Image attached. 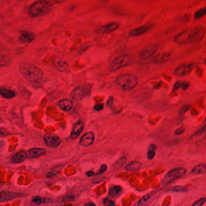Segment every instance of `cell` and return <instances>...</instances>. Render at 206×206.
I'll return each mask as SVG.
<instances>
[{
	"instance_id": "35",
	"label": "cell",
	"mask_w": 206,
	"mask_h": 206,
	"mask_svg": "<svg viewBox=\"0 0 206 206\" xmlns=\"http://www.w3.org/2000/svg\"><path fill=\"white\" fill-rule=\"evenodd\" d=\"M103 203H104L105 206H115V203L112 200H111L109 198L104 199L103 200Z\"/></svg>"
},
{
	"instance_id": "25",
	"label": "cell",
	"mask_w": 206,
	"mask_h": 206,
	"mask_svg": "<svg viewBox=\"0 0 206 206\" xmlns=\"http://www.w3.org/2000/svg\"><path fill=\"white\" fill-rule=\"evenodd\" d=\"M157 151V146L154 143H151L149 145L148 148V152H147V158L149 160H151L154 159L155 155Z\"/></svg>"
},
{
	"instance_id": "39",
	"label": "cell",
	"mask_w": 206,
	"mask_h": 206,
	"mask_svg": "<svg viewBox=\"0 0 206 206\" xmlns=\"http://www.w3.org/2000/svg\"><path fill=\"white\" fill-rule=\"evenodd\" d=\"M104 108V104H97L96 105H95V106L93 107L94 110H95L96 111H100L101 110H103Z\"/></svg>"
},
{
	"instance_id": "10",
	"label": "cell",
	"mask_w": 206,
	"mask_h": 206,
	"mask_svg": "<svg viewBox=\"0 0 206 206\" xmlns=\"http://www.w3.org/2000/svg\"><path fill=\"white\" fill-rule=\"evenodd\" d=\"M194 65L191 64H183L178 66L174 70V74L178 77H185L189 75L193 70Z\"/></svg>"
},
{
	"instance_id": "28",
	"label": "cell",
	"mask_w": 206,
	"mask_h": 206,
	"mask_svg": "<svg viewBox=\"0 0 206 206\" xmlns=\"http://www.w3.org/2000/svg\"><path fill=\"white\" fill-rule=\"evenodd\" d=\"M122 191V188L120 186H115L112 188H111L109 190V195L112 197H115L117 196L118 194L121 192Z\"/></svg>"
},
{
	"instance_id": "5",
	"label": "cell",
	"mask_w": 206,
	"mask_h": 206,
	"mask_svg": "<svg viewBox=\"0 0 206 206\" xmlns=\"http://www.w3.org/2000/svg\"><path fill=\"white\" fill-rule=\"evenodd\" d=\"M132 62V57L129 55H124L115 59L110 65L109 70L113 72L120 69L127 67L131 64Z\"/></svg>"
},
{
	"instance_id": "19",
	"label": "cell",
	"mask_w": 206,
	"mask_h": 206,
	"mask_svg": "<svg viewBox=\"0 0 206 206\" xmlns=\"http://www.w3.org/2000/svg\"><path fill=\"white\" fill-rule=\"evenodd\" d=\"M35 39L34 34L28 31H22L19 38V41L23 43H31Z\"/></svg>"
},
{
	"instance_id": "33",
	"label": "cell",
	"mask_w": 206,
	"mask_h": 206,
	"mask_svg": "<svg viewBox=\"0 0 206 206\" xmlns=\"http://www.w3.org/2000/svg\"><path fill=\"white\" fill-rule=\"evenodd\" d=\"M149 198V195H145L144 197H143L139 202V204L138 205L139 206H144V204L146 203L148 199Z\"/></svg>"
},
{
	"instance_id": "20",
	"label": "cell",
	"mask_w": 206,
	"mask_h": 206,
	"mask_svg": "<svg viewBox=\"0 0 206 206\" xmlns=\"http://www.w3.org/2000/svg\"><path fill=\"white\" fill-rule=\"evenodd\" d=\"M59 107L65 112H69L73 107V103L69 99H63L58 102Z\"/></svg>"
},
{
	"instance_id": "38",
	"label": "cell",
	"mask_w": 206,
	"mask_h": 206,
	"mask_svg": "<svg viewBox=\"0 0 206 206\" xmlns=\"http://www.w3.org/2000/svg\"><path fill=\"white\" fill-rule=\"evenodd\" d=\"M126 157L123 156V157H121V158L116 162V165L118 166H120L123 165L126 162Z\"/></svg>"
},
{
	"instance_id": "41",
	"label": "cell",
	"mask_w": 206,
	"mask_h": 206,
	"mask_svg": "<svg viewBox=\"0 0 206 206\" xmlns=\"http://www.w3.org/2000/svg\"><path fill=\"white\" fill-rule=\"evenodd\" d=\"M184 132H185V129L183 128H179V129H177L175 131L174 133L176 135H182Z\"/></svg>"
},
{
	"instance_id": "27",
	"label": "cell",
	"mask_w": 206,
	"mask_h": 206,
	"mask_svg": "<svg viewBox=\"0 0 206 206\" xmlns=\"http://www.w3.org/2000/svg\"><path fill=\"white\" fill-rule=\"evenodd\" d=\"M62 169V165H59V166H56V167H54L49 171V172L47 175V177L50 178V177L56 175L57 174H59V172L61 171Z\"/></svg>"
},
{
	"instance_id": "18",
	"label": "cell",
	"mask_w": 206,
	"mask_h": 206,
	"mask_svg": "<svg viewBox=\"0 0 206 206\" xmlns=\"http://www.w3.org/2000/svg\"><path fill=\"white\" fill-rule=\"evenodd\" d=\"M27 158V152L25 151H21L15 153L11 158L13 163L18 164L22 163Z\"/></svg>"
},
{
	"instance_id": "34",
	"label": "cell",
	"mask_w": 206,
	"mask_h": 206,
	"mask_svg": "<svg viewBox=\"0 0 206 206\" xmlns=\"http://www.w3.org/2000/svg\"><path fill=\"white\" fill-rule=\"evenodd\" d=\"M191 108V106L190 105H185L183 107H182L180 110H179V113L181 115L185 114L186 112H188Z\"/></svg>"
},
{
	"instance_id": "46",
	"label": "cell",
	"mask_w": 206,
	"mask_h": 206,
	"mask_svg": "<svg viewBox=\"0 0 206 206\" xmlns=\"http://www.w3.org/2000/svg\"><path fill=\"white\" fill-rule=\"evenodd\" d=\"M98 1L102 3H107V2H109V0H98Z\"/></svg>"
},
{
	"instance_id": "14",
	"label": "cell",
	"mask_w": 206,
	"mask_h": 206,
	"mask_svg": "<svg viewBox=\"0 0 206 206\" xmlns=\"http://www.w3.org/2000/svg\"><path fill=\"white\" fill-rule=\"evenodd\" d=\"M84 127V124L83 121H79L73 125L72 131L70 135V137L72 139H77L79 137L83 132Z\"/></svg>"
},
{
	"instance_id": "2",
	"label": "cell",
	"mask_w": 206,
	"mask_h": 206,
	"mask_svg": "<svg viewBox=\"0 0 206 206\" xmlns=\"http://www.w3.org/2000/svg\"><path fill=\"white\" fill-rule=\"evenodd\" d=\"M19 71L27 80L32 83L41 81L44 77V73L41 69L30 63H21Z\"/></svg>"
},
{
	"instance_id": "47",
	"label": "cell",
	"mask_w": 206,
	"mask_h": 206,
	"mask_svg": "<svg viewBox=\"0 0 206 206\" xmlns=\"http://www.w3.org/2000/svg\"><path fill=\"white\" fill-rule=\"evenodd\" d=\"M4 144V141L3 140H0V147L1 146H2Z\"/></svg>"
},
{
	"instance_id": "6",
	"label": "cell",
	"mask_w": 206,
	"mask_h": 206,
	"mask_svg": "<svg viewBox=\"0 0 206 206\" xmlns=\"http://www.w3.org/2000/svg\"><path fill=\"white\" fill-rule=\"evenodd\" d=\"M186 172V169L184 168H178L173 169L168 172L163 177L162 184L166 185L172 181L184 176Z\"/></svg>"
},
{
	"instance_id": "24",
	"label": "cell",
	"mask_w": 206,
	"mask_h": 206,
	"mask_svg": "<svg viewBox=\"0 0 206 206\" xmlns=\"http://www.w3.org/2000/svg\"><path fill=\"white\" fill-rule=\"evenodd\" d=\"M192 173L195 174H202L206 173V164L201 163L195 166L192 170Z\"/></svg>"
},
{
	"instance_id": "32",
	"label": "cell",
	"mask_w": 206,
	"mask_h": 206,
	"mask_svg": "<svg viewBox=\"0 0 206 206\" xmlns=\"http://www.w3.org/2000/svg\"><path fill=\"white\" fill-rule=\"evenodd\" d=\"M206 202V198H202L198 201H197L194 204L193 206H203Z\"/></svg>"
},
{
	"instance_id": "8",
	"label": "cell",
	"mask_w": 206,
	"mask_h": 206,
	"mask_svg": "<svg viewBox=\"0 0 206 206\" xmlns=\"http://www.w3.org/2000/svg\"><path fill=\"white\" fill-rule=\"evenodd\" d=\"M157 45L155 44H148L139 51V57L143 60L149 59L154 55L157 50Z\"/></svg>"
},
{
	"instance_id": "43",
	"label": "cell",
	"mask_w": 206,
	"mask_h": 206,
	"mask_svg": "<svg viewBox=\"0 0 206 206\" xmlns=\"http://www.w3.org/2000/svg\"><path fill=\"white\" fill-rule=\"evenodd\" d=\"M7 135H8V134H7L6 132H5L4 131H2V130H0V137H5V136H6Z\"/></svg>"
},
{
	"instance_id": "3",
	"label": "cell",
	"mask_w": 206,
	"mask_h": 206,
	"mask_svg": "<svg viewBox=\"0 0 206 206\" xmlns=\"http://www.w3.org/2000/svg\"><path fill=\"white\" fill-rule=\"evenodd\" d=\"M53 9L52 4L48 1L40 0L33 3L28 8V13L33 17L44 16Z\"/></svg>"
},
{
	"instance_id": "45",
	"label": "cell",
	"mask_w": 206,
	"mask_h": 206,
	"mask_svg": "<svg viewBox=\"0 0 206 206\" xmlns=\"http://www.w3.org/2000/svg\"><path fill=\"white\" fill-rule=\"evenodd\" d=\"M84 206H95V204L93 203H87V204H86Z\"/></svg>"
},
{
	"instance_id": "12",
	"label": "cell",
	"mask_w": 206,
	"mask_h": 206,
	"mask_svg": "<svg viewBox=\"0 0 206 206\" xmlns=\"http://www.w3.org/2000/svg\"><path fill=\"white\" fill-rule=\"evenodd\" d=\"M44 140L45 143L47 146L52 148H57L62 143V140L60 137L53 135L50 134L45 135L44 137Z\"/></svg>"
},
{
	"instance_id": "23",
	"label": "cell",
	"mask_w": 206,
	"mask_h": 206,
	"mask_svg": "<svg viewBox=\"0 0 206 206\" xmlns=\"http://www.w3.org/2000/svg\"><path fill=\"white\" fill-rule=\"evenodd\" d=\"M0 95L5 99H11L16 96V93L6 88H1Z\"/></svg>"
},
{
	"instance_id": "44",
	"label": "cell",
	"mask_w": 206,
	"mask_h": 206,
	"mask_svg": "<svg viewBox=\"0 0 206 206\" xmlns=\"http://www.w3.org/2000/svg\"><path fill=\"white\" fill-rule=\"evenodd\" d=\"M53 1L57 4H60V3H63L64 2L66 1L67 0H53Z\"/></svg>"
},
{
	"instance_id": "17",
	"label": "cell",
	"mask_w": 206,
	"mask_h": 206,
	"mask_svg": "<svg viewBox=\"0 0 206 206\" xmlns=\"http://www.w3.org/2000/svg\"><path fill=\"white\" fill-rule=\"evenodd\" d=\"M21 196H22V194H19L18 193L7 192H0V203L11 201L15 198H19Z\"/></svg>"
},
{
	"instance_id": "11",
	"label": "cell",
	"mask_w": 206,
	"mask_h": 206,
	"mask_svg": "<svg viewBox=\"0 0 206 206\" xmlns=\"http://www.w3.org/2000/svg\"><path fill=\"white\" fill-rule=\"evenodd\" d=\"M120 27V24L118 22H112L107 24L96 30L98 34H107L117 30Z\"/></svg>"
},
{
	"instance_id": "15",
	"label": "cell",
	"mask_w": 206,
	"mask_h": 206,
	"mask_svg": "<svg viewBox=\"0 0 206 206\" xmlns=\"http://www.w3.org/2000/svg\"><path fill=\"white\" fill-rule=\"evenodd\" d=\"M27 152V158L34 159L41 157L46 153V149L42 148H33L30 149Z\"/></svg>"
},
{
	"instance_id": "13",
	"label": "cell",
	"mask_w": 206,
	"mask_h": 206,
	"mask_svg": "<svg viewBox=\"0 0 206 206\" xmlns=\"http://www.w3.org/2000/svg\"><path fill=\"white\" fill-rule=\"evenodd\" d=\"M95 140V135L92 132L85 133L80 138L79 144L83 146H87L92 145Z\"/></svg>"
},
{
	"instance_id": "4",
	"label": "cell",
	"mask_w": 206,
	"mask_h": 206,
	"mask_svg": "<svg viewBox=\"0 0 206 206\" xmlns=\"http://www.w3.org/2000/svg\"><path fill=\"white\" fill-rule=\"evenodd\" d=\"M115 83L124 92H129L137 86L139 80L134 74H124L119 75Z\"/></svg>"
},
{
	"instance_id": "1",
	"label": "cell",
	"mask_w": 206,
	"mask_h": 206,
	"mask_svg": "<svg viewBox=\"0 0 206 206\" xmlns=\"http://www.w3.org/2000/svg\"><path fill=\"white\" fill-rule=\"evenodd\" d=\"M205 35V30L201 27H195L187 29L177 34L174 41L178 44H196L202 41Z\"/></svg>"
},
{
	"instance_id": "22",
	"label": "cell",
	"mask_w": 206,
	"mask_h": 206,
	"mask_svg": "<svg viewBox=\"0 0 206 206\" xmlns=\"http://www.w3.org/2000/svg\"><path fill=\"white\" fill-rule=\"evenodd\" d=\"M55 68L61 72H68L69 71V65L66 62L59 61L55 65Z\"/></svg>"
},
{
	"instance_id": "40",
	"label": "cell",
	"mask_w": 206,
	"mask_h": 206,
	"mask_svg": "<svg viewBox=\"0 0 206 206\" xmlns=\"http://www.w3.org/2000/svg\"><path fill=\"white\" fill-rule=\"evenodd\" d=\"M113 97L112 96H110L109 100H107V106L109 108L112 107V105H113Z\"/></svg>"
},
{
	"instance_id": "31",
	"label": "cell",
	"mask_w": 206,
	"mask_h": 206,
	"mask_svg": "<svg viewBox=\"0 0 206 206\" xmlns=\"http://www.w3.org/2000/svg\"><path fill=\"white\" fill-rule=\"evenodd\" d=\"M10 64V60L2 56H0V67H4V66H7Z\"/></svg>"
},
{
	"instance_id": "26",
	"label": "cell",
	"mask_w": 206,
	"mask_h": 206,
	"mask_svg": "<svg viewBox=\"0 0 206 206\" xmlns=\"http://www.w3.org/2000/svg\"><path fill=\"white\" fill-rule=\"evenodd\" d=\"M189 87V83L187 81H178L175 83L174 85V89H182V90H186Z\"/></svg>"
},
{
	"instance_id": "42",
	"label": "cell",
	"mask_w": 206,
	"mask_h": 206,
	"mask_svg": "<svg viewBox=\"0 0 206 206\" xmlns=\"http://www.w3.org/2000/svg\"><path fill=\"white\" fill-rule=\"evenodd\" d=\"M86 175L88 176V177H91V176H93L94 175H95V172L92 171H87L86 173Z\"/></svg>"
},
{
	"instance_id": "16",
	"label": "cell",
	"mask_w": 206,
	"mask_h": 206,
	"mask_svg": "<svg viewBox=\"0 0 206 206\" xmlns=\"http://www.w3.org/2000/svg\"><path fill=\"white\" fill-rule=\"evenodd\" d=\"M171 54L168 53H160L154 56L152 59V62L154 64H163L170 59Z\"/></svg>"
},
{
	"instance_id": "29",
	"label": "cell",
	"mask_w": 206,
	"mask_h": 206,
	"mask_svg": "<svg viewBox=\"0 0 206 206\" xmlns=\"http://www.w3.org/2000/svg\"><path fill=\"white\" fill-rule=\"evenodd\" d=\"M206 15V7L200 8V10H197L194 14V18L195 19H200V18L204 17Z\"/></svg>"
},
{
	"instance_id": "30",
	"label": "cell",
	"mask_w": 206,
	"mask_h": 206,
	"mask_svg": "<svg viewBox=\"0 0 206 206\" xmlns=\"http://www.w3.org/2000/svg\"><path fill=\"white\" fill-rule=\"evenodd\" d=\"M188 191V189L183 186H176L172 187L169 189H168V191L170 192H186Z\"/></svg>"
},
{
	"instance_id": "48",
	"label": "cell",
	"mask_w": 206,
	"mask_h": 206,
	"mask_svg": "<svg viewBox=\"0 0 206 206\" xmlns=\"http://www.w3.org/2000/svg\"><path fill=\"white\" fill-rule=\"evenodd\" d=\"M2 122V119L0 118V123Z\"/></svg>"
},
{
	"instance_id": "7",
	"label": "cell",
	"mask_w": 206,
	"mask_h": 206,
	"mask_svg": "<svg viewBox=\"0 0 206 206\" xmlns=\"http://www.w3.org/2000/svg\"><path fill=\"white\" fill-rule=\"evenodd\" d=\"M91 90V86L89 85L78 86L75 87L70 93V98L75 100L78 101L88 96Z\"/></svg>"
},
{
	"instance_id": "50",
	"label": "cell",
	"mask_w": 206,
	"mask_h": 206,
	"mask_svg": "<svg viewBox=\"0 0 206 206\" xmlns=\"http://www.w3.org/2000/svg\"><path fill=\"white\" fill-rule=\"evenodd\" d=\"M205 121H206V119H205Z\"/></svg>"
},
{
	"instance_id": "21",
	"label": "cell",
	"mask_w": 206,
	"mask_h": 206,
	"mask_svg": "<svg viewBox=\"0 0 206 206\" xmlns=\"http://www.w3.org/2000/svg\"><path fill=\"white\" fill-rule=\"evenodd\" d=\"M142 164L138 161H132L129 163L126 166V169L129 171H137L141 169Z\"/></svg>"
},
{
	"instance_id": "49",
	"label": "cell",
	"mask_w": 206,
	"mask_h": 206,
	"mask_svg": "<svg viewBox=\"0 0 206 206\" xmlns=\"http://www.w3.org/2000/svg\"><path fill=\"white\" fill-rule=\"evenodd\" d=\"M205 64H206V59H205Z\"/></svg>"
},
{
	"instance_id": "9",
	"label": "cell",
	"mask_w": 206,
	"mask_h": 206,
	"mask_svg": "<svg viewBox=\"0 0 206 206\" xmlns=\"http://www.w3.org/2000/svg\"><path fill=\"white\" fill-rule=\"evenodd\" d=\"M154 27V25L153 24H147L137 28H134L133 30H131L129 33V36L130 37H137L141 35H143L147 32L149 31Z\"/></svg>"
},
{
	"instance_id": "36",
	"label": "cell",
	"mask_w": 206,
	"mask_h": 206,
	"mask_svg": "<svg viewBox=\"0 0 206 206\" xmlns=\"http://www.w3.org/2000/svg\"><path fill=\"white\" fill-rule=\"evenodd\" d=\"M107 166L106 165H102L100 167L98 172L95 174V175H101L103 174V173L105 172V171L107 170Z\"/></svg>"
},
{
	"instance_id": "37",
	"label": "cell",
	"mask_w": 206,
	"mask_h": 206,
	"mask_svg": "<svg viewBox=\"0 0 206 206\" xmlns=\"http://www.w3.org/2000/svg\"><path fill=\"white\" fill-rule=\"evenodd\" d=\"M32 202L36 205H39L42 203V198L39 197H34L32 200Z\"/></svg>"
}]
</instances>
